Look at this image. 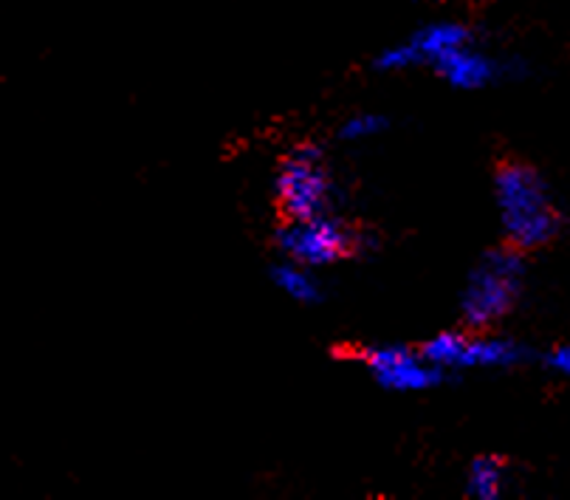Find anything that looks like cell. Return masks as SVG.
I'll return each instance as SVG.
<instances>
[{
	"instance_id": "8992f818",
	"label": "cell",
	"mask_w": 570,
	"mask_h": 500,
	"mask_svg": "<svg viewBox=\"0 0 570 500\" xmlns=\"http://www.w3.org/2000/svg\"><path fill=\"white\" fill-rule=\"evenodd\" d=\"M362 365L367 376L390 393H426L446 376L424 351L404 349V345H379L364 351Z\"/></svg>"
},
{
	"instance_id": "6da1fadb",
	"label": "cell",
	"mask_w": 570,
	"mask_h": 500,
	"mask_svg": "<svg viewBox=\"0 0 570 500\" xmlns=\"http://www.w3.org/2000/svg\"><path fill=\"white\" fill-rule=\"evenodd\" d=\"M494 207L509 246L520 252L546 249L562 233V213L548 184L525 161H503L494 173Z\"/></svg>"
},
{
	"instance_id": "7c38bea8",
	"label": "cell",
	"mask_w": 570,
	"mask_h": 500,
	"mask_svg": "<svg viewBox=\"0 0 570 500\" xmlns=\"http://www.w3.org/2000/svg\"><path fill=\"white\" fill-rule=\"evenodd\" d=\"M548 365H551L557 373H562V376H570V342L568 345H559L557 351H551Z\"/></svg>"
},
{
	"instance_id": "4fadbf2b",
	"label": "cell",
	"mask_w": 570,
	"mask_h": 500,
	"mask_svg": "<svg viewBox=\"0 0 570 500\" xmlns=\"http://www.w3.org/2000/svg\"><path fill=\"white\" fill-rule=\"evenodd\" d=\"M424 3H441V0H424Z\"/></svg>"
},
{
	"instance_id": "7a4b0ae2",
	"label": "cell",
	"mask_w": 570,
	"mask_h": 500,
	"mask_svg": "<svg viewBox=\"0 0 570 500\" xmlns=\"http://www.w3.org/2000/svg\"><path fill=\"white\" fill-rule=\"evenodd\" d=\"M525 252L514 246L485 252L469 272L461 294V320L466 329L489 331L514 312L525 288Z\"/></svg>"
},
{
	"instance_id": "ba28073f",
	"label": "cell",
	"mask_w": 570,
	"mask_h": 500,
	"mask_svg": "<svg viewBox=\"0 0 570 500\" xmlns=\"http://www.w3.org/2000/svg\"><path fill=\"white\" fill-rule=\"evenodd\" d=\"M435 71L458 91H480V88L492 86L498 80L500 62L469 43L463 49L452 51L450 57H443L435 66Z\"/></svg>"
},
{
	"instance_id": "9c48e42d",
	"label": "cell",
	"mask_w": 570,
	"mask_h": 500,
	"mask_svg": "<svg viewBox=\"0 0 570 500\" xmlns=\"http://www.w3.org/2000/svg\"><path fill=\"white\" fill-rule=\"evenodd\" d=\"M272 283L277 286V292H283L285 297L294 300V303L299 305H311L322 297V288L320 281L314 277V268L288 261V257L272 268Z\"/></svg>"
},
{
	"instance_id": "30bf717a",
	"label": "cell",
	"mask_w": 570,
	"mask_h": 500,
	"mask_svg": "<svg viewBox=\"0 0 570 500\" xmlns=\"http://www.w3.org/2000/svg\"><path fill=\"white\" fill-rule=\"evenodd\" d=\"M505 492V467L498 458H478L466 472V494L474 500H498Z\"/></svg>"
},
{
	"instance_id": "8fae6325",
	"label": "cell",
	"mask_w": 570,
	"mask_h": 500,
	"mask_svg": "<svg viewBox=\"0 0 570 500\" xmlns=\"http://www.w3.org/2000/svg\"><path fill=\"white\" fill-rule=\"evenodd\" d=\"M390 128V119L384 114H376V110H367V114H353L342 122L340 139L351 141V145H358V141H371L376 136H382L384 130Z\"/></svg>"
},
{
	"instance_id": "5b68a950",
	"label": "cell",
	"mask_w": 570,
	"mask_h": 500,
	"mask_svg": "<svg viewBox=\"0 0 570 500\" xmlns=\"http://www.w3.org/2000/svg\"><path fill=\"white\" fill-rule=\"evenodd\" d=\"M356 229L336 218L334 213L303 220L285 218V224L277 229V249L288 261L303 263L308 268L334 266V263L347 261L356 252Z\"/></svg>"
},
{
	"instance_id": "52a82bcc",
	"label": "cell",
	"mask_w": 570,
	"mask_h": 500,
	"mask_svg": "<svg viewBox=\"0 0 570 500\" xmlns=\"http://www.w3.org/2000/svg\"><path fill=\"white\" fill-rule=\"evenodd\" d=\"M469 43H472V31L466 26L455 23V20H441V23L424 26L401 43L387 46L376 57V68L379 71H406L415 66L435 68L443 57H450L452 51Z\"/></svg>"
},
{
	"instance_id": "277c9868",
	"label": "cell",
	"mask_w": 570,
	"mask_h": 500,
	"mask_svg": "<svg viewBox=\"0 0 570 500\" xmlns=\"http://www.w3.org/2000/svg\"><path fill=\"white\" fill-rule=\"evenodd\" d=\"M430 362L443 373L450 371H505L525 360V349L511 336H494L489 331H441L421 345Z\"/></svg>"
},
{
	"instance_id": "3957f363",
	"label": "cell",
	"mask_w": 570,
	"mask_h": 500,
	"mask_svg": "<svg viewBox=\"0 0 570 500\" xmlns=\"http://www.w3.org/2000/svg\"><path fill=\"white\" fill-rule=\"evenodd\" d=\"M274 196L279 213L288 220L316 218L331 213L334 204V176L325 153L316 145L294 147L279 165L274 178Z\"/></svg>"
}]
</instances>
